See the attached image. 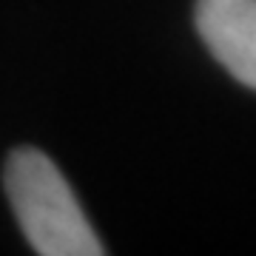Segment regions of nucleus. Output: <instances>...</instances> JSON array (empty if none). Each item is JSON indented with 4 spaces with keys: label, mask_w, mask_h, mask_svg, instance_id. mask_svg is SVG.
Listing matches in <instances>:
<instances>
[{
    "label": "nucleus",
    "mask_w": 256,
    "mask_h": 256,
    "mask_svg": "<svg viewBox=\"0 0 256 256\" xmlns=\"http://www.w3.org/2000/svg\"><path fill=\"white\" fill-rule=\"evenodd\" d=\"M6 194L23 236L40 256H100L102 245L92 230L52 160L37 148H18L6 160Z\"/></svg>",
    "instance_id": "1"
},
{
    "label": "nucleus",
    "mask_w": 256,
    "mask_h": 256,
    "mask_svg": "<svg viewBox=\"0 0 256 256\" xmlns=\"http://www.w3.org/2000/svg\"><path fill=\"white\" fill-rule=\"evenodd\" d=\"M194 20L225 72L256 88V0H196Z\"/></svg>",
    "instance_id": "2"
}]
</instances>
